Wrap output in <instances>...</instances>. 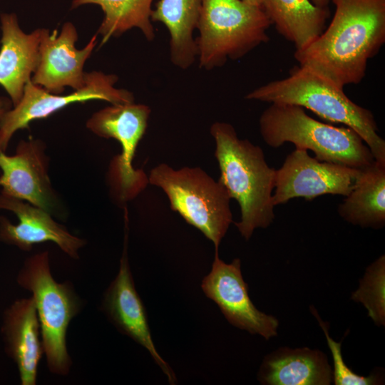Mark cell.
Segmentation results:
<instances>
[{"instance_id": "6da1fadb", "label": "cell", "mask_w": 385, "mask_h": 385, "mask_svg": "<svg viewBox=\"0 0 385 385\" xmlns=\"http://www.w3.org/2000/svg\"><path fill=\"white\" fill-rule=\"evenodd\" d=\"M335 11L329 25L304 49L295 51L308 66L339 86L358 84L368 61L385 43V0H332Z\"/></svg>"}, {"instance_id": "7a4b0ae2", "label": "cell", "mask_w": 385, "mask_h": 385, "mask_svg": "<svg viewBox=\"0 0 385 385\" xmlns=\"http://www.w3.org/2000/svg\"><path fill=\"white\" fill-rule=\"evenodd\" d=\"M210 132L215 143L218 180L230 198L238 202L241 217L235 225L248 240L255 230L267 228L274 220L276 170L267 163L263 150L247 139L239 138L230 123L215 122Z\"/></svg>"}, {"instance_id": "3957f363", "label": "cell", "mask_w": 385, "mask_h": 385, "mask_svg": "<svg viewBox=\"0 0 385 385\" xmlns=\"http://www.w3.org/2000/svg\"><path fill=\"white\" fill-rule=\"evenodd\" d=\"M245 98L299 106L324 120L342 123L362 138L375 161L385 165V140L378 133L371 111L353 102L344 88L308 66L294 67L287 77L255 88Z\"/></svg>"}, {"instance_id": "277c9868", "label": "cell", "mask_w": 385, "mask_h": 385, "mask_svg": "<svg viewBox=\"0 0 385 385\" xmlns=\"http://www.w3.org/2000/svg\"><path fill=\"white\" fill-rule=\"evenodd\" d=\"M260 135L273 148L292 143L310 150L315 158L362 170L375 162L362 138L349 127H336L308 115L296 105L272 103L259 119Z\"/></svg>"}, {"instance_id": "5b68a950", "label": "cell", "mask_w": 385, "mask_h": 385, "mask_svg": "<svg viewBox=\"0 0 385 385\" xmlns=\"http://www.w3.org/2000/svg\"><path fill=\"white\" fill-rule=\"evenodd\" d=\"M16 282L34 299L49 371L66 376L72 366L67 348L68 328L83 309L82 299L71 282L60 283L53 277L48 251L28 257L17 274Z\"/></svg>"}, {"instance_id": "8992f818", "label": "cell", "mask_w": 385, "mask_h": 385, "mask_svg": "<svg viewBox=\"0 0 385 385\" xmlns=\"http://www.w3.org/2000/svg\"><path fill=\"white\" fill-rule=\"evenodd\" d=\"M272 25L261 6L243 0H201L195 38L199 67L211 71L267 42Z\"/></svg>"}, {"instance_id": "52a82bcc", "label": "cell", "mask_w": 385, "mask_h": 385, "mask_svg": "<svg viewBox=\"0 0 385 385\" xmlns=\"http://www.w3.org/2000/svg\"><path fill=\"white\" fill-rule=\"evenodd\" d=\"M149 183L166 194L172 210L218 247L232 223L230 197L219 181L199 167L174 169L166 163L154 167Z\"/></svg>"}, {"instance_id": "ba28073f", "label": "cell", "mask_w": 385, "mask_h": 385, "mask_svg": "<svg viewBox=\"0 0 385 385\" xmlns=\"http://www.w3.org/2000/svg\"><path fill=\"white\" fill-rule=\"evenodd\" d=\"M150 113L149 106L144 104H111L94 113L86 123L94 134L113 138L121 146L120 154L112 159L108 173L111 191L121 202L136 197L149 183L148 176L143 170L135 169L133 160Z\"/></svg>"}, {"instance_id": "9c48e42d", "label": "cell", "mask_w": 385, "mask_h": 385, "mask_svg": "<svg viewBox=\"0 0 385 385\" xmlns=\"http://www.w3.org/2000/svg\"><path fill=\"white\" fill-rule=\"evenodd\" d=\"M118 80V77L114 74L96 71L86 73L83 87L66 95L48 93L30 80L25 85L19 103L0 118V151L6 152L11 138L17 130L28 128L31 121L46 118L73 103L93 100L111 104L134 103L131 92L115 87Z\"/></svg>"}, {"instance_id": "30bf717a", "label": "cell", "mask_w": 385, "mask_h": 385, "mask_svg": "<svg viewBox=\"0 0 385 385\" xmlns=\"http://www.w3.org/2000/svg\"><path fill=\"white\" fill-rule=\"evenodd\" d=\"M360 173L359 169L319 160L307 150L296 148L276 170L273 205L296 197L309 200L327 194L346 196Z\"/></svg>"}, {"instance_id": "8fae6325", "label": "cell", "mask_w": 385, "mask_h": 385, "mask_svg": "<svg viewBox=\"0 0 385 385\" xmlns=\"http://www.w3.org/2000/svg\"><path fill=\"white\" fill-rule=\"evenodd\" d=\"M201 287L232 325L267 340L277 335L278 319L258 310L251 301L239 258L225 263L215 252L211 271L202 279Z\"/></svg>"}, {"instance_id": "7c38bea8", "label": "cell", "mask_w": 385, "mask_h": 385, "mask_svg": "<svg viewBox=\"0 0 385 385\" xmlns=\"http://www.w3.org/2000/svg\"><path fill=\"white\" fill-rule=\"evenodd\" d=\"M40 140H21L13 155L0 151L1 193L28 202L49 212H58L59 197L48 175L49 159Z\"/></svg>"}, {"instance_id": "4fadbf2b", "label": "cell", "mask_w": 385, "mask_h": 385, "mask_svg": "<svg viewBox=\"0 0 385 385\" xmlns=\"http://www.w3.org/2000/svg\"><path fill=\"white\" fill-rule=\"evenodd\" d=\"M96 36L78 49L75 46L78 33L72 23H65L58 35L56 29L50 34L49 30L41 29L39 59L31 82L53 94H61L66 86L74 91L83 87L84 64L97 43Z\"/></svg>"}, {"instance_id": "5bb4252c", "label": "cell", "mask_w": 385, "mask_h": 385, "mask_svg": "<svg viewBox=\"0 0 385 385\" xmlns=\"http://www.w3.org/2000/svg\"><path fill=\"white\" fill-rule=\"evenodd\" d=\"M0 210H9L18 218L13 224L0 217V241L29 252L36 244L54 242L64 253L78 259L79 251L86 242L72 235L65 226L57 222L46 210L28 202L0 194Z\"/></svg>"}, {"instance_id": "9a60e30c", "label": "cell", "mask_w": 385, "mask_h": 385, "mask_svg": "<svg viewBox=\"0 0 385 385\" xmlns=\"http://www.w3.org/2000/svg\"><path fill=\"white\" fill-rule=\"evenodd\" d=\"M101 309L120 332L149 351L170 384H174L176 379L172 369L153 344L146 312L135 289L125 250L120 260L119 271L103 294Z\"/></svg>"}, {"instance_id": "2e32d148", "label": "cell", "mask_w": 385, "mask_h": 385, "mask_svg": "<svg viewBox=\"0 0 385 385\" xmlns=\"http://www.w3.org/2000/svg\"><path fill=\"white\" fill-rule=\"evenodd\" d=\"M1 332L5 352L17 366L21 384H36L44 349L32 297L18 299L5 309Z\"/></svg>"}, {"instance_id": "e0dca14e", "label": "cell", "mask_w": 385, "mask_h": 385, "mask_svg": "<svg viewBox=\"0 0 385 385\" xmlns=\"http://www.w3.org/2000/svg\"><path fill=\"white\" fill-rule=\"evenodd\" d=\"M0 21V85L15 106L21 99L25 85L37 67L41 29L31 34L24 33L14 13L1 14Z\"/></svg>"}, {"instance_id": "ac0fdd59", "label": "cell", "mask_w": 385, "mask_h": 385, "mask_svg": "<svg viewBox=\"0 0 385 385\" xmlns=\"http://www.w3.org/2000/svg\"><path fill=\"white\" fill-rule=\"evenodd\" d=\"M257 379L266 385H329L333 371L318 349L280 347L265 356Z\"/></svg>"}, {"instance_id": "d6986e66", "label": "cell", "mask_w": 385, "mask_h": 385, "mask_svg": "<svg viewBox=\"0 0 385 385\" xmlns=\"http://www.w3.org/2000/svg\"><path fill=\"white\" fill-rule=\"evenodd\" d=\"M261 7L277 32L299 51L314 41L325 29L329 7L310 0H261Z\"/></svg>"}, {"instance_id": "ffe728a7", "label": "cell", "mask_w": 385, "mask_h": 385, "mask_svg": "<svg viewBox=\"0 0 385 385\" xmlns=\"http://www.w3.org/2000/svg\"><path fill=\"white\" fill-rule=\"evenodd\" d=\"M337 211L346 222L380 229L385 225V165L375 161L361 173Z\"/></svg>"}, {"instance_id": "44dd1931", "label": "cell", "mask_w": 385, "mask_h": 385, "mask_svg": "<svg viewBox=\"0 0 385 385\" xmlns=\"http://www.w3.org/2000/svg\"><path fill=\"white\" fill-rule=\"evenodd\" d=\"M153 0H72L71 9L85 4H97L103 13V19L97 33L101 35V45L112 37H119L127 31L138 28L146 40H154L152 24Z\"/></svg>"}, {"instance_id": "7402d4cb", "label": "cell", "mask_w": 385, "mask_h": 385, "mask_svg": "<svg viewBox=\"0 0 385 385\" xmlns=\"http://www.w3.org/2000/svg\"><path fill=\"white\" fill-rule=\"evenodd\" d=\"M385 256H380L366 269L358 289L351 299L361 303L376 326L385 325Z\"/></svg>"}, {"instance_id": "603a6c76", "label": "cell", "mask_w": 385, "mask_h": 385, "mask_svg": "<svg viewBox=\"0 0 385 385\" xmlns=\"http://www.w3.org/2000/svg\"><path fill=\"white\" fill-rule=\"evenodd\" d=\"M310 310L319 322V324L325 334L328 346L332 354L334 362L332 382H334L335 385L381 384L383 383L382 376L379 373H373L369 376H364L356 374L348 367L342 357L341 348L342 342H337L329 337L328 327L326 325V322H323L319 317L315 308L311 307Z\"/></svg>"}, {"instance_id": "cb8c5ba5", "label": "cell", "mask_w": 385, "mask_h": 385, "mask_svg": "<svg viewBox=\"0 0 385 385\" xmlns=\"http://www.w3.org/2000/svg\"><path fill=\"white\" fill-rule=\"evenodd\" d=\"M10 108V101L5 97H0V118Z\"/></svg>"}, {"instance_id": "d4e9b609", "label": "cell", "mask_w": 385, "mask_h": 385, "mask_svg": "<svg viewBox=\"0 0 385 385\" xmlns=\"http://www.w3.org/2000/svg\"><path fill=\"white\" fill-rule=\"evenodd\" d=\"M314 5L319 7H328L330 0H310Z\"/></svg>"}, {"instance_id": "484cf974", "label": "cell", "mask_w": 385, "mask_h": 385, "mask_svg": "<svg viewBox=\"0 0 385 385\" xmlns=\"http://www.w3.org/2000/svg\"><path fill=\"white\" fill-rule=\"evenodd\" d=\"M245 1H247L250 4H252L255 5L261 6V0H243Z\"/></svg>"}]
</instances>
